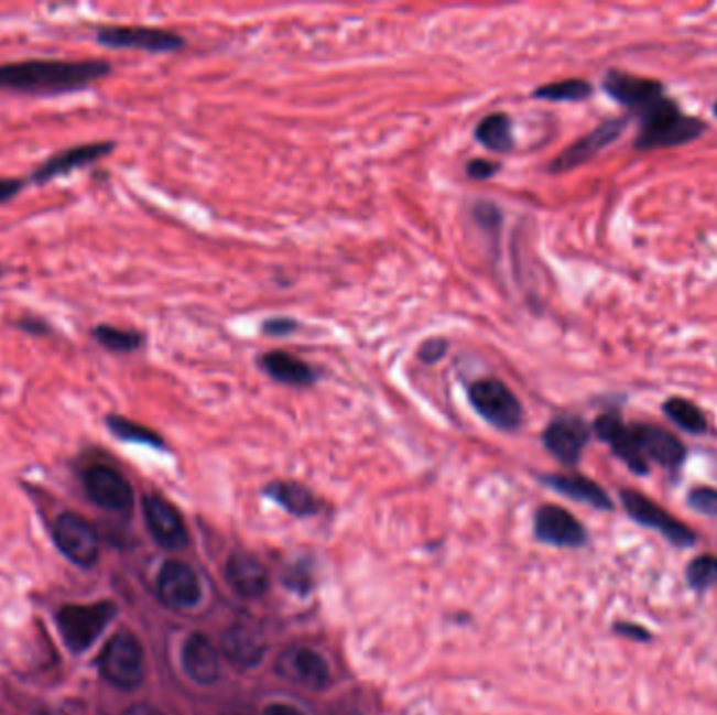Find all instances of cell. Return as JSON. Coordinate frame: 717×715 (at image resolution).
Instances as JSON below:
<instances>
[{
	"label": "cell",
	"instance_id": "cell-42",
	"mask_svg": "<svg viewBox=\"0 0 717 715\" xmlns=\"http://www.w3.org/2000/svg\"><path fill=\"white\" fill-rule=\"evenodd\" d=\"M39 715H69L66 714V712H62V709H44V712H41Z\"/></svg>",
	"mask_w": 717,
	"mask_h": 715
},
{
	"label": "cell",
	"instance_id": "cell-27",
	"mask_svg": "<svg viewBox=\"0 0 717 715\" xmlns=\"http://www.w3.org/2000/svg\"><path fill=\"white\" fill-rule=\"evenodd\" d=\"M106 426H108L109 433L113 434L116 438H120V441L164 449V441H162L160 434L153 433L152 429H148V426H143L139 422H132L129 418L111 413L106 418Z\"/></svg>",
	"mask_w": 717,
	"mask_h": 715
},
{
	"label": "cell",
	"instance_id": "cell-22",
	"mask_svg": "<svg viewBox=\"0 0 717 715\" xmlns=\"http://www.w3.org/2000/svg\"><path fill=\"white\" fill-rule=\"evenodd\" d=\"M183 668L187 675L199 684H213L220 670L215 644L202 633L189 636L183 647Z\"/></svg>",
	"mask_w": 717,
	"mask_h": 715
},
{
	"label": "cell",
	"instance_id": "cell-17",
	"mask_svg": "<svg viewBox=\"0 0 717 715\" xmlns=\"http://www.w3.org/2000/svg\"><path fill=\"white\" fill-rule=\"evenodd\" d=\"M145 520L152 531L153 540L164 548H183L187 543V529L181 519L178 510L169 499L162 496H148L145 498Z\"/></svg>",
	"mask_w": 717,
	"mask_h": 715
},
{
	"label": "cell",
	"instance_id": "cell-20",
	"mask_svg": "<svg viewBox=\"0 0 717 715\" xmlns=\"http://www.w3.org/2000/svg\"><path fill=\"white\" fill-rule=\"evenodd\" d=\"M227 582L243 598H261L262 594L269 589V573L262 566L261 561H257L250 554L239 552L231 556L227 563Z\"/></svg>",
	"mask_w": 717,
	"mask_h": 715
},
{
	"label": "cell",
	"instance_id": "cell-36",
	"mask_svg": "<svg viewBox=\"0 0 717 715\" xmlns=\"http://www.w3.org/2000/svg\"><path fill=\"white\" fill-rule=\"evenodd\" d=\"M296 327H298V324H296L294 319H290V317H271V319H267V322L262 324V332H264L267 336H287V334H292Z\"/></svg>",
	"mask_w": 717,
	"mask_h": 715
},
{
	"label": "cell",
	"instance_id": "cell-18",
	"mask_svg": "<svg viewBox=\"0 0 717 715\" xmlns=\"http://www.w3.org/2000/svg\"><path fill=\"white\" fill-rule=\"evenodd\" d=\"M631 431L644 457H652L656 464L667 468H675L684 462L686 447L670 431L654 424H633Z\"/></svg>",
	"mask_w": 717,
	"mask_h": 715
},
{
	"label": "cell",
	"instance_id": "cell-40",
	"mask_svg": "<svg viewBox=\"0 0 717 715\" xmlns=\"http://www.w3.org/2000/svg\"><path fill=\"white\" fill-rule=\"evenodd\" d=\"M617 631L626 633V636H631V638H638V640H647L649 638V631L640 626H630V624H619L617 626Z\"/></svg>",
	"mask_w": 717,
	"mask_h": 715
},
{
	"label": "cell",
	"instance_id": "cell-44",
	"mask_svg": "<svg viewBox=\"0 0 717 715\" xmlns=\"http://www.w3.org/2000/svg\"><path fill=\"white\" fill-rule=\"evenodd\" d=\"M714 113H716V118H717V104L716 106H714Z\"/></svg>",
	"mask_w": 717,
	"mask_h": 715
},
{
	"label": "cell",
	"instance_id": "cell-3",
	"mask_svg": "<svg viewBox=\"0 0 717 715\" xmlns=\"http://www.w3.org/2000/svg\"><path fill=\"white\" fill-rule=\"evenodd\" d=\"M468 399L478 415L501 431H517L522 424L519 397L498 378H480L468 387Z\"/></svg>",
	"mask_w": 717,
	"mask_h": 715
},
{
	"label": "cell",
	"instance_id": "cell-16",
	"mask_svg": "<svg viewBox=\"0 0 717 715\" xmlns=\"http://www.w3.org/2000/svg\"><path fill=\"white\" fill-rule=\"evenodd\" d=\"M278 672L287 682L301 684L306 689H322L326 686L329 678L326 659L319 652L305 647L285 650L278 661Z\"/></svg>",
	"mask_w": 717,
	"mask_h": 715
},
{
	"label": "cell",
	"instance_id": "cell-12",
	"mask_svg": "<svg viewBox=\"0 0 717 715\" xmlns=\"http://www.w3.org/2000/svg\"><path fill=\"white\" fill-rule=\"evenodd\" d=\"M157 594L166 607L176 610L196 607L202 598L196 571L189 564L169 561L157 575Z\"/></svg>",
	"mask_w": 717,
	"mask_h": 715
},
{
	"label": "cell",
	"instance_id": "cell-15",
	"mask_svg": "<svg viewBox=\"0 0 717 715\" xmlns=\"http://www.w3.org/2000/svg\"><path fill=\"white\" fill-rule=\"evenodd\" d=\"M594 433L605 441L612 449V454L621 457L631 468V473L644 475L649 470V462L647 457L640 452L633 431L628 424H623V420L615 413H602L598 415V420L594 422Z\"/></svg>",
	"mask_w": 717,
	"mask_h": 715
},
{
	"label": "cell",
	"instance_id": "cell-2",
	"mask_svg": "<svg viewBox=\"0 0 717 715\" xmlns=\"http://www.w3.org/2000/svg\"><path fill=\"white\" fill-rule=\"evenodd\" d=\"M638 116H640V130L633 141V148L638 152L686 145L698 139L707 129L703 120L684 113L670 97H661L649 108L642 109Z\"/></svg>",
	"mask_w": 717,
	"mask_h": 715
},
{
	"label": "cell",
	"instance_id": "cell-10",
	"mask_svg": "<svg viewBox=\"0 0 717 715\" xmlns=\"http://www.w3.org/2000/svg\"><path fill=\"white\" fill-rule=\"evenodd\" d=\"M623 503H626L631 519H635L638 522L651 527V529H656L659 533H663L675 545H691V543L695 542V533L686 524H682L680 520L674 519L670 512H665L659 503H654L647 496L626 489L623 491Z\"/></svg>",
	"mask_w": 717,
	"mask_h": 715
},
{
	"label": "cell",
	"instance_id": "cell-29",
	"mask_svg": "<svg viewBox=\"0 0 717 715\" xmlns=\"http://www.w3.org/2000/svg\"><path fill=\"white\" fill-rule=\"evenodd\" d=\"M269 496L280 501L285 510L292 514H313L315 512V498L313 494L298 483H273L269 487Z\"/></svg>",
	"mask_w": 717,
	"mask_h": 715
},
{
	"label": "cell",
	"instance_id": "cell-11",
	"mask_svg": "<svg viewBox=\"0 0 717 715\" xmlns=\"http://www.w3.org/2000/svg\"><path fill=\"white\" fill-rule=\"evenodd\" d=\"M602 88L617 104L630 108L635 113H640L642 109L649 108L651 104L665 97V88L659 80L631 76V74L619 72V69H609L605 74Z\"/></svg>",
	"mask_w": 717,
	"mask_h": 715
},
{
	"label": "cell",
	"instance_id": "cell-23",
	"mask_svg": "<svg viewBox=\"0 0 717 715\" xmlns=\"http://www.w3.org/2000/svg\"><path fill=\"white\" fill-rule=\"evenodd\" d=\"M261 368L280 384L287 387H311L317 380V371L305 364L303 359L283 353L269 350L261 357Z\"/></svg>",
	"mask_w": 717,
	"mask_h": 715
},
{
	"label": "cell",
	"instance_id": "cell-13",
	"mask_svg": "<svg viewBox=\"0 0 717 715\" xmlns=\"http://www.w3.org/2000/svg\"><path fill=\"white\" fill-rule=\"evenodd\" d=\"M55 542L72 563L90 566L99 556L97 533L78 514H64L55 524Z\"/></svg>",
	"mask_w": 717,
	"mask_h": 715
},
{
	"label": "cell",
	"instance_id": "cell-33",
	"mask_svg": "<svg viewBox=\"0 0 717 715\" xmlns=\"http://www.w3.org/2000/svg\"><path fill=\"white\" fill-rule=\"evenodd\" d=\"M475 220H477L480 227H485L487 231H493L498 234L501 225V213L500 208L496 204H489V202H480L475 206Z\"/></svg>",
	"mask_w": 717,
	"mask_h": 715
},
{
	"label": "cell",
	"instance_id": "cell-26",
	"mask_svg": "<svg viewBox=\"0 0 717 715\" xmlns=\"http://www.w3.org/2000/svg\"><path fill=\"white\" fill-rule=\"evenodd\" d=\"M93 340L99 347L106 348L116 355H131L145 347V336L137 329H122L116 325L99 324L93 327Z\"/></svg>",
	"mask_w": 717,
	"mask_h": 715
},
{
	"label": "cell",
	"instance_id": "cell-34",
	"mask_svg": "<svg viewBox=\"0 0 717 715\" xmlns=\"http://www.w3.org/2000/svg\"><path fill=\"white\" fill-rule=\"evenodd\" d=\"M445 353H447V340H443V338H433V340H426V343L420 347V350H417V357H420V361H424V364H436V361H441V359L445 357Z\"/></svg>",
	"mask_w": 717,
	"mask_h": 715
},
{
	"label": "cell",
	"instance_id": "cell-38",
	"mask_svg": "<svg viewBox=\"0 0 717 715\" xmlns=\"http://www.w3.org/2000/svg\"><path fill=\"white\" fill-rule=\"evenodd\" d=\"M498 171H500V164L489 162V160H482V158L468 162V166H466V173H468L470 178H489V176H493Z\"/></svg>",
	"mask_w": 717,
	"mask_h": 715
},
{
	"label": "cell",
	"instance_id": "cell-19",
	"mask_svg": "<svg viewBox=\"0 0 717 715\" xmlns=\"http://www.w3.org/2000/svg\"><path fill=\"white\" fill-rule=\"evenodd\" d=\"M535 531L540 540L554 545L575 548L586 542V531L582 522L558 506H544L537 510Z\"/></svg>",
	"mask_w": 717,
	"mask_h": 715
},
{
	"label": "cell",
	"instance_id": "cell-43",
	"mask_svg": "<svg viewBox=\"0 0 717 715\" xmlns=\"http://www.w3.org/2000/svg\"><path fill=\"white\" fill-rule=\"evenodd\" d=\"M0 275H4V269H2V264H0Z\"/></svg>",
	"mask_w": 717,
	"mask_h": 715
},
{
	"label": "cell",
	"instance_id": "cell-35",
	"mask_svg": "<svg viewBox=\"0 0 717 715\" xmlns=\"http://www.w3.org/2000/svg\"><path fill=\"white\" fill-rule=\"evenodd\" d=\"M13 325H15V329H20L28 336H36V338H44V336H48L53 332L51 325L46 324L41 317H22Z\"/></svg>",
	"mask_w": 717,
	"mask_h": 715
},
{
	"label": "cell",
	"instance_id": "cell-41",
	"mask_svg": "<svg viewBox=\"0 0 717 715\" xmlns=\"http://www.w3.org/2000/svg\"><path fill=\"white\" fill-rule=\"evenodd\" d=\"M124 715H164L160 709H155L152 705H145V703H139V705H132L131 709H127Z\"/></svg>",
	"mask_w": 717,
	"mask_h": 715
},
{
	"label": "cell",
	"instance_id": "cell-8",
	"mask_svg": "<svg viewBox=\"0 0 717 715\" xmlns=\"http://www.w3.org/2000/svg\"><path fill=\"white\" fill-rule=\"evenodd\" d=\"M113 150H116L113 141H93V143H80V145L67 148L64 152L51 155L34 173L30 174L28 181L34 185H46L53 178L67 176L80 169L93 166L95 162L111 155Z\"/></svg>",
	"mask_w": 717,
	"mask_h": 715
},
{
	"label": "cell",
	"instance_id": "cell-39",
	"mask_svg": "<svg viewBox=\"0 0 717 715\" xmlns=\"http://www.w3.org/2000/svg\"><path fill=\"white\" fill-rule=\"evenodd\" d=\"M262 715H305L301 709L292 707V705H285V703H275V705H269L264 709Z\"/></svg>",
	"mask_w": 717,
	"mask_h": 715
},
{
	"label": "cell",
	"instance_id": "cell-30",
	"mask_svg": "<svg viewBox=\"0 0 717 715\" xmlns=\"http://www.w3.org/2000/svg\"><path fill=\"white\" fill-rule=\"evenodd\" d=\"M591 93L594 88L587 80L571 78V80H561V83L535 88L533 97L545 101H586L587 97H591Z\"/></svg>",
	"mask_w": 717,
	"mask_h": 715
},
{
	"label": "cell",
	"instance_id": "cell-1",
	"mask_svg": "<svg viewBox=\"0 0 717 715\" xmlns=\"http://www.w3.org/2000/svg\"><path fill=\"white\" fill-rule=\"evenodd\" d=\"M113 67L106 59H28L0 65V90L23 95H67L111 76Z\"/></svg>",
	"mask_w": 717,
	"mask_h": 715
},
{
	"label": "cell",
	"instance_id": "cell-9",
	"mask_svg": "<svg viewBox=\"0 0 717 715\" xmlns=\"http://www.w3.org/2000/svg\"><path fill=\"white\" fill-rule=\"evenodd\" d=\"M88 498L111 512H127L132 506V487L127 478L109 466H90L83 475Z\"/></svg>",
	"mask_w": 717,
	"mask_h": 715
},
{
	"label": "cell",
	"instance_id": "cell-6",
	"mask_svg": "<svg viewBox=\"0 0 717 715\" xmlns=\"http://www.w3.org/2000/svg\"><path fill=\"white\" fill-rule=\"evenodd\" d=\"M95 41L108 48H139L148 53H174L185 46V39L174 32L141 25L99 28Z\"/></svg>",
	"mask_w": 717,
	"mask_h": 715
},
{
	"label": "cell",
	"instance_id": "cell-28",
	"mask_svg": "<svg viewBox=\"0 0 717 715\" xmlns=\"http://www.w3.org/2000/svg\"><path fill=\"white\" fill-rule=\"evenodd\" d=\"M663 413L686 433L700 434L707 431L705 413L700 412L691 399H684V397L667 399L663 403Z\"/></svg>",
	"mask_w": 717,
	"mask_h": 715
},
{
	"label": "cell",
	"instance_id": "cell-7",
	"mask_svg": "<svg viewBox=\"0 0 717 715\" xmlns=\"http://www.w3.org/2000/svg\"><path fill=\"white\" fill-rule=\"evenodd\" d=\"M628 127H630V116L605 120L602 124H598L591 132H587L586 137L575 141L571 148H566L565 152L561 153L550 164V173L558 174L575 171L577 166H582V164H586L587 160H591L596 153H600L605 148L612 145Z\"/></svg>",
	"mask_w": 717,
	"mask_h": 715
},
{
	"label": "cell",
	"instance_id": "cell-5",
	"mask_svg": "<svg viewBox=\"0 0 717 715\" xmlns=\"http://www.w3.org/2000/svg\"><path fill=\"white\" fill-rule=\"evenodd\" d=\"M113 613L116 608L111 603L62 608L59 629L67 647L76 652L87 650L111 621Z\"/></svg>",
	"mask_w": 717,
	"mask_h": 715
},
{
	"label": "cell",
	"instance_id": "cell-14",
	"mask_svg": "<svg viewBox=\"0 0 717 715\" xmlns=\"http://www.w3.org/2000/svg\"><path fill=\"white\" fill-rule=\"evenodd\" d=\"M587 441H589V429L577 415L556 418L554 422H550L544 433L545 449L568 466L579 462Z\"/></svg>",
	"mask_w": 717,
	"mask_h": 715
},
{
	"label": "cell",
	"instance_id": "cell-24",
	"mask_svg": "<svg viewBox=\"0 0 717 715\" xmlns=\"http://www.w3.org/2000/svg\"><path fill=\"white\" fill-rule=\"evenodd\" d=\"M545 483L568 498L586 501L594 508H610L612 506L607 491L589 478L577 477V475H554V477L545 478Z\"/></svg>",
	"mask_w": 717,
	"mask_h": 715
},
{
	"label": "cell",
	"instance_id": "cell-32",
	"mask_svg": "<svg viewBox=\"0 0 717 715\" xmlns=\"http://www.w3.org/2000/svg\"><path fill=\"white\" fill-rule=\"evenodd\" d=\"M691 506L696 512L707 514V517H717V489L711 487H696L688 496Z\"/></svg>",
	"mask_w": 717,
	"mask_h": 715
},
{
	"label": "cell",
	"instance_id": "cell-31",
	"mask_svg": "<svg viewBox=\"0 0 717 715\" xmlns=\"http://www.w3.org/2000/svg\"><path fill=\"white\" fill-rule=\"evenodd\" d=\"M688 584L696 587V589H705L717 584V559L716 556H698L695 559L688 571H686Z\"/></svg>",
	"mask_w": 717,
	"mask_h": 715
},
{
	"label": "cell",
	"instance_id": "cell-4",
	"mask_svg": "<svg viewBox=\"0 0 717 715\" xmlns=\"http://www.w3.org/2000/svg\"><path fill=\"white\" fill-rule=\"evenodd\" d=\"M101 672L118 689H137L143 680V649L131 633H118L101 654Z\"/></svg>",
	"mask_w": 717,
	"mask_h": 715
},
{
	"label": "cell",
	"instance_id": "cell-25",
	"mask_svg": "<svg viewBox=\"0 0 717 715\" xmlns=\"http://www.w3.org/2000/svg\"><path fill=\"white\" fill-rule=\"evenodd\" d=\"M478 143L496 153L510 152L514 148L512 122L506 113H491L478 122L475 130Z\"/></svg>",
	"mask_w": 717,
	"mask_h": 715
},
{
	"label": "cell",
	"instance_id": "cell-37",
	"mask_svg": "<svg viewBox=\"0 0 717 715\" xmlns=\"http://www.w3.org/2000/svg\"><path fill=\"white\" fill-rule=\"evenodd\" d=\"M25 185H28L25 178H4V176H0V206L15 199L25 189Z\"/></svg>",
	"mask_w": 717,
	"mask_h": 715
},
{
	"label": "cell",
	"instance_id": "cell-21",
	"mask_svg": "<svg viewBox=\"0 0 717 715\" xmlns=\"http://www.w3.org/2000/svg\"><path fill=\"white\" fill-rule=\"evenodd\" d=\"M264 649L267 647H264L261 631L252 626H246V624L233 626L222 638L225 657L241 668L259 665L264 657Z\"/></svg>",
	"mask_w": 717,
	"mask_h": 715
}]
</instances>
